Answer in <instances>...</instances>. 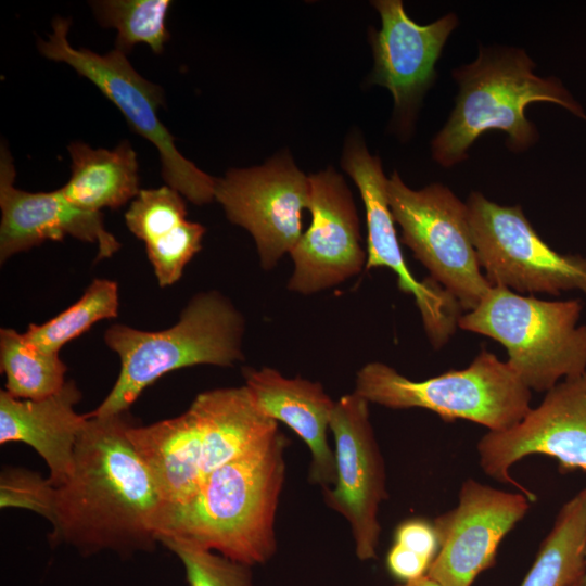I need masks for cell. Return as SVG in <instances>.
Returning a JSON list of instances; mask_svg holds the SVG:
<instances>
[{
	"label": "cell",
	"mask_w": 586,
	"mask_h": 586,
	"mask_svg": "<svg viewBox=\"0 0 586 586\" xmlns=\"http://www.w3.org/2000/svg\"><path fill=\"white\" fill-rule=\"evenodd\" d=\"M215 200L230 222L252 234L260 266L270 270L303 233L309 179L288 152H281L262 166L229 169L224 178H216Z\"/></svg>",
	"instance_id": "obj_10"
},
{
	"label": "cell",
	"mask_w": 586,
	"mask_h": 586,
	"mask_svg": "<svg viewBox=\"0 0 586 586\" xmlns=\"http://www.w3.org/2000/svg\"><path fill=\"white\" fill-rule=\"evenodd\" d=\"M476 449L480 466L488 476L514 484L532 501L535 495L520 486L509 472L526 456L552 457L561 472H586V371L557 383L515 425L488 431Z\"/></svg>",
	"instance_id": "obj_12"
},
{
	"label": "cell",
	"mask_w": 586,
	"mask_h": 586,
	"mask_svg": "<svg viewBox=\"0 0 586 586\" xmlns=\"http://www.w3.org/2000/svg\"><path fill=\"white\" fill-rule=\"evenodd\" d=\"M396 586H443V585L440 584L434 578L430 577L428 574H425L416 579L403 582L402 584L396 585Z\"/></svg>",
	"instance_id": "obj_31"
},
{
	"label": "cell",
	"mask_w": 586,
	"mask_h": 586,
	"mask_svg": "<svg viewBox=\"0 0 586 586\" xmlns=\"http://www.w3.org/2000/svg\"><path fill=\"white\" fill-rule=\"evenodd\" d=\"M184 220V200L168 186L141 189L125 214L129 231L145 244L168 233Z\"/></svg>",
	"instance_id": "obj_25"
},
{
	"label": "cell",
	"mask_w": 586,
	"mask_h": 586,
	"mask_svg": "<svg viewBox=\"0 0 586 586\" xmlns=\"http://www.w3.org/2000/svg\"><path fill=\"white\" fill-rule=\"evenodd\" d=\"M308 179L311 224L290 253L294 269L288 281L290 291L304 295L348 280L367 262L357 208L343 177L328 168Z\"/></svg>",
	"instance_id": "obj_16"
},
{
	"label": "cell",
	"mask_w": 586,
	"mask_h": 586,
	"mask_svg": "<svg viewBox=\"0 0 586 586\" xmlns=\"http://www.w3.org/2000/svg\"><path fill=\"white\" fill-rule=\"evenodd\" d=\"M205 228L184 220L161 238L146 243V254L161 286L177 282L186 265L201 250Z\"/></svg>",
	"instance_id": "obj_27"
},
{
	"label": "cell",
	"mask_w": 586,
	"mask_h": 586,
	"mask_svg": "<svg viewBox=\"0 0 586 586\" xmlns=\"http://www.w3.org/2000/svg\"><path fill=\"white\" fill-rule=\"evenodd\" d=\"M245 387L255 406L267 417L288 425L307 445L311 461L309 480L323 489L335 482L334 450L328 430L335 402L318 382L286 378L272 368H244Z\"/></svg>",
	"instance_id": "obj_18"
},
{
	"label": "cell",
	"mask_w": 586,
	"mask_h": 586,
	"mask_svg": "<svg viewBox=\"0 0 586 586\" xmlns=\"http://www.w3.org/2000/svg\"><path fill=\"white\" fill-rule=\"evenodd\" d=\"M71 21L56 16L48 39L38 40V50L47 59L62 62L90 80L122 112L128 125L157 150L162 176L168 187L196 205L215 199L216 178L199 169L176 148L175 138L160 120L163 89L143 78L127 54L114 49L98 54L74 48L67 38Z\"/></svg>",
	"instance_id": "obj_7"
},
{
	"label": "cell",
	"mask_w": 586,
	"mask_h": 586,
	"mask_svg": "<svg viewBox=\"0 0 586 586\" xmlns=\"http://www.w3.org/2000/svg\"><path fill=\"white\" fill-rule=\"evenodd\" d=\"M431 563L426 558L395 543L386 555L388 572L402 582L412 581L425 575Z\"/></svg>",
	"instance_id": "obj_30"
},
{
	"label": "cell",
	"mask_w": 586,
	"mask_h": 586,
	"mask_svg": "<svg viewBox=\"0 0 586 586\" xmlns=\"http://www.w3.org/2000/svg\"><path fill=\"white\" fill-rule=\"evenodd\" d=\"M472 242L492 286L519 293L578 290L586 294V257L551 249L522 206H505L473 191L467 202Z\"/></svg>",
	"instance_id": "obj_9"
},
{
	"label": "cell",
	"mask_w": 586,
	"mask_h": 586,
	"mask_svg": "<svg viewBox=\"0 0 586 586\" xmlns=\"http://www.w3.org/2000/svg\"><path fill=\"white\" fill-rule=\"evenodd\" d=\"M0 365L5 391L20 399L48 397L66 383V366L59 353L37 346L11 328L0 330Z\"/></svg>",
	"instance_id": "obj_22"
},
{
	"label": "cell",
	"mask_w": 586,
	"mask_h": 586,
	"mask_svg": "<svg viewBox=\"0 0 586 586\" xmlns=\"http://www.w3.org/2000/svg\"><path fill=\"white\" fill-rule=\"evenodd\" d=\"M584 586H586V573H585V581H584Z\"/></svg>",
	"instance_id": "obj_33"
},
{
	"label": "cell",
	"mask_w": 586,
	"mask_h": 586,
	"mask_svg": "<svg viewBox=\"0 0 586 586\" xmlns=\"http://www.w3.org/2000/svg\"><path fill=\"white\" fill-rule=\"evenodd\" d=\"M288 442L279 432L260 448L214 470L188 500L164 504L158 542L180 539L249 566L268 562L277 550L275 523Z\"/></svg>",
	"instance_id": "obj_2"
},
{
	"label": "cell",
	"mask_w": 586,
	"mask_h": 586,
	"mask_svg": "<svg viewBox=\"0 0 586 586\" xmlns=\"http://www.w3.org/2000/svg\"><path fill=\"white\" fill-rule=\"evenodd\" d=\"M118 285L109 279H94L82 296L58 316L41 324H30L24 337L47 351L59 353L73 339L95 322L118 315Z\"/></svg>",
	"instance_id": "obj_23"
},
{
	"label": "cell",
	"mask_w": 586,
	"mask_h": 586,
	"mask_svg": "<svg viewBox=\"0 0 586 586\" xmlns=\"http://www.w3.org/2000/svg\"><path fill=\"white\" fill-rule=\"evenodd\" d=\"M531 501L524 493L464 481L458 505L432 521L438 551L426 574L443 586H471L495 564L500 542L523 519Z\"/></svg>",
	"instance_id": "obj_15"
},
{
	"label": "cell",
	"mask_w": 586,
	"mask_h": 586,
	"mask_svg": "<svg viewBox=\"0 0 586 586\" xmlns=\"http://www.w3.org/2000/svg\"><path fill=\"white\" fill-rule=\"evenodd\" d=\"M535 63L521 48L480 47L474 61L456 67L458 86L455 107L431 142L433 160L445 168L464 162L473 143L486 131L507 135L513 153L527 151L539 132L525 115L531 103L557 104L586 120L583 105L555 76L534 73Z\"/></svg>",
	"instance_id": "obj_3"
},
{
	"label": "cell",
	"mask_w": 586,
	"mask_h": 586,
	"mask_svg": "<svg viewBox=\"0 0 586 586\" xmlns=\"http://www.w3.org/2000/svg\"><path fill=\"white\" fill-rule=\"evenodd\" d=\"M81 393L73 380L53 395L20 399L0 391V444L21 442L46 461L54 486L65 483L73 470L74 451L87 420L75 405Z\"/></svg>",
	"instance_id": "obj_19"
},
{
	"label": "cell",
	"mask_w": 586,
	"mask_h": 586,
	"mask_svg": "<svg viewBox=\"0 0 586 586\" xmlns=\"http://www.w3.org/2000/svg\"><path fill=\"white\" fill-rule=\"evenodd\" d=\"M54 486L50 479L24 468H5L0 475V506L34 511L51 523L55 512Z\"/></svg>",
	"instance_id": "obj_28"
},
{
	"label": "cell",
	"mask_w": 586,
	"mask_h": 586,
	"mask_svg": "<svg viewBox=\"0 0 586 586\" xmlns=\"http://www.w3.org/2000/svg\"><path fill=\"white\" fill-rule=\"evenodd\" d=\"M386 191L400 242L462 309H473L492 285L481 271L467 204L442 183L412 190L396 170Z\"/></svg>",
	"instance_id": "obj_8"
},
{
	"label": "cell",
	"mask_w": 586,
	"mask_h": 586,
	"mask_svg": "<svg viewBox=\"0 0 586 586\" xmlns=\"http://www.w3.org/2000/svg\"><path fill=\"white\" fill-rule=\"evenodd\" d=\"M354 392L387 408H423L445 421L469 420L493 432L515 425L532 408V391L507 361L486 349L464 369L422 381L372 361L357 372Z\"/></svg>",
	"instance_id": "obj_6"
},
{
	"label": "cell",
	"mask_w": 586,
	"mask_h": 586,
	"mask_svg": "<svg viewBox=\"0 0 586 586\" xmlns=\"http://www.w3.org/2000/svg\"><path fill=\"white\" fill-rule=\"evenodd\" d=\"M584 581H585V576L577 579L574 584H572L571 586H584Z\"/></svg>",
	"instance_id": "obj_32"
},
{
	"label": "cell",
	"mask_w": 586,
	"mask_h": 586,
	"mask_svg": "<svg viewBox=\"0 0 586 586\" xmlns=\"http://www.w3.org/2000/svg\"><path fill=\"white\" fill-rule=\"evenodd\" d=\"M330 431L335 445V482L323 489L324 502L348 522L357 558L375 559L381 534L378 513L387 492L369 402L355 392L340 397Z\"/></svg>",
	"instance_id": "obj_11"
},
{
	"label": "cell",
	"mask_w": 586,
	"mask_h": 586,
	"mask_svg": "<svg viewBox=\"0 0 586 586\" xmlns=\"http://www.w3.org/2000/svg\"><path fill=\"white\" fill-rule=\"evenodd\" d=\"M182 562L189 586H254L251 566L176 538L160 539Z\"/></svg>",
	"instance_id": "obj_26"
},
{
	"label": "cell",
	"mask_w": 586,
	"mask_h": 586,
	"mask_svg": "<svg viewBox=\"0 0 586 586\" xmlns=\"http://www.w3.org/2000/svg\"><path fill=\"white\" fill-rule=\"evenodd\" d=\"M371 4L380 14L381 28L370 31L374 66L369 82L392 93L394 127L407 136L435 82L436 62L459 20L455 13H447L421 25L409 17L400 0H375Z\"/></svg>",
	"instance_id": "obj_14"
},
{
	"label": "cell",
	"mask_w": 586,
	"mask_h": 586,
	"mask_svg": "<svg viewBox=\"0 0 586 586\" xmlns=\"http://www.w3.org/2000/svg\"><path fill=\"white\" fill-rule=\"evenodd\" d=\"M90 5L100 25L117 30L115 49L125 54L138 43L161 54L169 40L165 20L170 0H98Z\"/></svg>",
	"instance_id": "obj_24"
},
{
	"label": "cell",
	"mask_w": 586,
	"mask_h": 586,
	"mask_svg": "<svg viewBox=\"0 0 586 586\" xmlns=\"http://www.w3.org/2000/svg\"><path fill=\"white\" fill-rule=\"evenodd\" d=\"M586 573V487L560 509L520 586H571Z\"/></svg>",
	"instance_id": "obj_21"
},
{
	"label": "cell",
	"mask_w": 586,
	"mask_h": 586,
	"mask_svg": "<svg viewBox=\"0 0 586 586\" xmlns=\"http://www.w3.org/2000/svg\"><path fill=\"white\" fill-rule=\"evenodd\" d=\"M355 181L366 209V269L390 268L398 289L413 296L425 333L435 348L444 346L458 327L460 305L430 277L417 280L408 268L394 226L387 199V178L379 156L371 155L360 135H351L341 161Z\"/></svg>",
	"instance_id": "obj_13"
},
{
	"label": "cell",
	"mask_w": 586,
	"mask_h": 586,
	"mask_svg": "<svg viewBox=\"0 0 586 586\" xmlns=\"http://www.w3.org/2000/svg\"><path fill=\"white\" fill-rule=\"evenodd\" d=\"M582 311L578 298L545 301L491 286L458 327L499 342L520 380L531 391L547 392L586 371V324H577Z\"/></svg>",
	"instance_id": "obj_5"
},
{
	"label": "cell",
	"mask_w": 586,
	"mask_h": 586,
	"mask_svg": "<svg viewBox=\"0 0 586 586\" xmlns=\"http://www.w3.org/2000/svg\"><path fill=\"white\" fill-rule=\"evenodd\" d=\"M244 318L217 291L194 295L173 327L149 332L125 324L105 331L104 341L120 359L111 392L88 417L127 412L149 385L167 372L195 365L230 367L243 359Z\"/></svg>",
	"instance_id": "obj_4"
},
{
	"label": "cell",
	"mask_w": 586,
	"mask_h": 586,
	"mask_svg": "<svg viewBox=\"0 0 586 586\" xmlns=\"http://www.w3.org/2000/svg\"><path fill=\"white\" fill-rule=\"evenodd\" d=\"M87 417L68 480L56 486L51 540L82 555L152 550L164 498L128 436L127 412Z\"/></svg>",
	"instance_id": "obj_1"
},
{
	"label": "cell",
	"mask_w": 586,
	"mask_h": 586,
	"mask_svg": "<svg viewBox=\"0 0 586 586\" xmlns=\"http://www.w3.org/2000/svg\"><path fill=\"white\" fill-rule=\"evenodd\" d=\"M15 168L5 144L0 151V262L44 241L66 235L97 244V259L109 258L120 244L103 224L101 212H89L69 203L60 189L27 192L14 186Z\"/></svg>",
	"instance_id": "obj_17"
},
{
	"label": "cell",
	"mask_w": 586,
	"mask_h": 586,
	"mask_svg": "<svg viewBox=\"0 0 586 586\" xmlns=\"http://www.w3.org/2000/svg\"><path fill=\"white\" fill-rule=\"evenodd\" d=\"M68 152L72 175L60 191L76 207L89 212L116 209L139 194L137 153L129 141L113 150L72 142Z\"/></svg>",
	"instance_id": "obj_20"
},
{
	"label": "cell",
	"mask_w": 586,
	"mask_h": 586,
	"mask_svg": "<svg viewBox=\"0 0 586 586\" xmlns=\"http://www.w3.org/2000/svg\"><path fill=\"white\" fill-rule=\"evenodd\" d=\"M394 543L431 562L438 551V537L433 522L421 518L400 522L394 532Z\"/></svg>",
	"instance_id": "obj_29"
}]
</instances>
